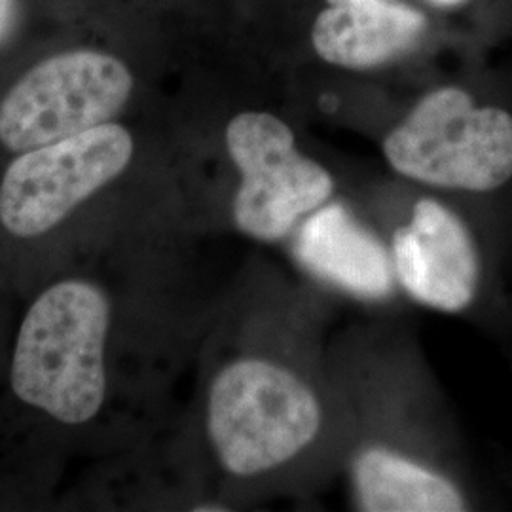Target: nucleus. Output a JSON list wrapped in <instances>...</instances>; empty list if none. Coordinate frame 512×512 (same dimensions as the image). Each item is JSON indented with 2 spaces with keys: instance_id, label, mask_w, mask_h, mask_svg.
Returning a JSON list of instances; mask_svg holds the SVG:
<instances>
[{
  "instance_id": "f257e3e1",
  "label": "nucleus",
  "mask_w": 512,
  "mask_h": 512,
  "mask_svg": "<svg viewBox=\"0 0 512 512\" xmlns=\"http://www.w3.org/2000/svg\"><path fill=\"white\" fill-rule=\"evenodd\" d=\"M306 353L272 338L270 346L238 353L213 374L205 435L226 475H291L329 440L336 429V399L327 376Z\"/></svg>"
},
{
  "instance_id": "f03ea898",
  "label": "nucleus",
  "mask_w": 512,
  "mask_h": 512,
  "mask_svg": "<svg viewBox=\"0 0 512 512\" xmlns=\"http://www.w3.org/2000/svg\"><path fill=\"white\" fill-rule=\"evenodd\" d=\"M387 253L395 285L423 308L511 329L503 262L512 253V234L495 220L423 196L391 230Z\"/></svg>"
},
{
  "instance_id": "7ed1b4c3",
  "label": "nucleus",
  "mask_w": 512,
  "mask_h": 512,
  "mask_svg": "<svg viewBox=\"0 0 512 512\" xmlns=\"http://www.w3.org/2000/svg\"><path fill=\"white\" fill-rule=\"evenodd\" d=\"M387 165L406 181L459 196L512 234V112L480 103L459 86L425 93L382 143Z\"/></svg>"
},
{
  "instance_id": "20e7f679",
  "label": "nucleus",
  "mask_w": 512,
  "mask_h": 512,
  "mask_svg": "<svg viewBox=\"0 0 512 512\" xmlns=\"http://www.w3.org/2000/svg\"><path fill=\"white\" fill-rule=\"evenodd\" d=\"M110 302L86 279L38 294L19 327L10 382L21 403L63 425L92 421L107 395Z\"/></svg>"
},
{
  "instance_id": "39448f33",
  "label": "nucleus",
  "mask_w": 512,
  "mask_h": 512,
  "mask_svg": "<svg viewBox=\"0 0 512 512\" xmlns=\"http://www.w3.org/2000/svg\"><path fill=\"white\" fill-rule=\"evenodd\" d=\"M224 147L238 173L230 220L243 238L283 243L334 200V175L302 152L293 128L274 112L236 114L224 129Z\"/></svg>"
},
{
  "instance_id": "423d86ee",
  "label": "nucleus",
  "mask_w": 512,
  "mask_h": 512,
  "mask_svg": "<svg viewBox=\"0 0 512 512\" xmlns=\"http://www.w3.org/2000/svg\"><path fill=\"white\" fill-rule=\"evenodd\" d=\"M135 90L128 65L76 48L33 65L0 101V145L25 152L114 122Z\"/></svg>"
},
{
  "instance_id": "0eeeda50",
  "label": "nucleus",
  "mask_w": 512,
  "mask_h": 512,
  "mask_svg": "<svg viewBox=\"0 0 512 512\" xmlns=\"http://www.w3.org/2000/svg\"><path fill=\"white\" fill-rule=\"evenodd\" d=\"M133 156L135 139L116 122L19 152L0 181L2 228L21 239L48 234L118 179Z\"/></svg>"
},
{
  "instance_id": "6e6552de",
  "label": "nucleus",
  "mask_w": 512,
  "mask_h": 512,
  "mask_svg": "<svg viewBox=\"0 0 512 512\" xmlns=\"http://www.w3.org/2000/svg\"><path fill=\"white\" fill-rule=\"evenodd\" d=\"M351 501L365 512H463L480 494L458 461L427 456L397 437L372 435L353 446L348 467Z\"/></svg>"
},
{
  "instance_id": "1a4fd4ad",
  "label": "nucleus",
  "mask_w": 512,
  "mask_h": 512,
  "mask_svg": "<svg viewBox=\"0 0 512 512\" xmlns=\"http://www.w3.org/2000/svg\"><path fill=\"white\" fill-rule=\"evenodd\" d=\"M427 27L420 10L397 0L327 4L313 21L311 44L332 67L372 71L410 54Z\"/></svg>"
},
{
  "instance_id": "9d476101",
  "label": "nucleus",
  "mask_w": 512,
  "mask_h": 512,
  "mask_svg": "<svg viewBox=\"0 0 512 512\" xmlns=\"http://www.w3.org/2000/svg\"><path fill=\"white\" fill-rule=\"evenodd\" d=\"M294 236L304 264L334 285L363 296H380L397 287L387 245H380L334 200L304 220Z\"/></svg>"
},
{
  "instance_id": "9b49d317",
  "label": "nucleus",
  "mask_w": 512,
  "mask_h": 512,
  "mask_svg": "<svg viewBox=\"0 0 512 512\" xmlns=\"http://www.w3.org/2000/svg\"><path fill=\"white\" fill-rule=\"evenodd\" d=\"M19 18V0H0V48L12 38Z\"/></svg>"
},
{
  "instance_id": "f8f14e48",
  "label": "nucleus",
  "mask_w": 512,
  "mask_h": 512,
  "mask_svg": "<svg viewBox=\"0 0 512 512\" xmlns=\"http://www.w3.org/2000/svg\"><path fill=\"white\" fill-rule=\"evenodd\" d=\"M427 2L433 6H439V8H454V6L463 4L465 0H427Z\"/></svg>"
},
{
  "instance_id": "ddd939ff",
  "label": "nucleus",
  "mask_w": 512,
  "mask_h": 512,
  "mask_svg": "<svg viewBox=\"0 0 512 512\" xmlns=\"http://www.w3.org/2000/svg\"><path fill=\"white\" fill-rule=\"evenodd\" d=\"M351 2H359V0H327L329 6H338V4H351Z\"/></svg>"
}]
</instances>
